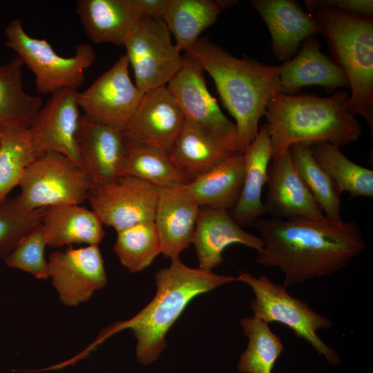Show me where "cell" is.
Here are the masks:
<instances>
[{
    "instance_id": "11",
    "label": "cell",
    "mask_w": 373,
    "mask_h": 373,
    "mask_svg": "<svg viewBox=\"0 0 373 373\" xmlns=\"http://www.w3.org/2000/svg\"><path fill=\"white\" fill-rule=\"evenodd\" d=\"M128 66L126 55H120L111 68L77 93L85 115L123 133L144 95L131 81Z\"/></svg>"
},
{
    "instance_id": "17",
    "label": "cell",
    "mask_w": 373,
    "mask_h": 373,
    "mask_svg": "<svg viewBox=\"0 0 373 373\" xmlns=\"http://www.w3.org/2000/svg\"><path fill=\"white\" fill-rule=\"evenodd\" d=\"M266 213L281 219L316 218L323 212L300 177L289 149L272 160L267 170Z\"/></svg>"
},
{
    "instance_id": "27",
    "label": "cell",
    "mask_w": 373,
    "mask_h": 373,
    "mask_svg": "<svg viewBox=\"0 0 373 373\" xmlns=\"http://www.w3.org/2000/svg\"><path fill=\"white\" fill-rule=\"evenodd\" d=\"M223 10L220 1L167 0L162 19L174 37L176 47L184 52L216 21Z\"/></svg>"
},
{
    "instance_id": "37",
    "label": "cell",
    "mask_w": 373,
    "mask_h": 373,
    "mask_svg": "<svg viewBox=\"0 0 373 373\" xmlns=\"http://www.w3.org/2000/svg\"><path fill=\"white\" fill-rule=\"evenodd\" d=\"M307 10L312 12L321 8H334L338 10L372 17L373 15L372 0H305Z\"/></svg>"
},
{
    "instance_id": "30",
    "label": "cell",
    "mask_w": 373,
    "mask_h": 373,
    "mask_svg": "<svg viewBox=\"0 0 373 373\" xmlns=\"http://www.w3.org/2000/svg\"><path fill=\"white\" fill-rule=\"evenodd\" d=\"M121 176L134 177L157 188L174 186L190 182L175 166L167 153L127 138Z\"/></svg>"
},
{
    "instance_id": "6",
    "label": "cell",
    "mask_w": 373,
    "mask_h": 373,
    "mask_svg": "<svg viewBox=\"0 0 373 373\" xmlns=\"http://www.w3.org/2000/svg\"><path fill=\"white\" fill-rule=\"evenodd\" d=\"M4 32L5 45L15 51L32 72L36 88L41 94L77 90L84 81L85 70L96 59L93 48L86 43L77 45L73 57L59 55L46 40L29 35L19 19H12Z\"/></svg>"
},
{
    "instance_id": "15",
    "label": "cell",
    "mask_w": 373,
    "mask_h": 373,
    "mask_svg": "<svg viewBox=\"0 0 373 373\" xmlns=\"http://www.w3.org/2000/svg\"><path fill=\"white\" fill-rule=\"evenodd\" d=\"M76 144L80 166L89 177L93 188L121 177L126 152L123 132L94 122L83 114L79 120Z\"/></svg>"
},
{
    "instance_id": "34",
    "label": "cell",
    "mask_w": 373,
    "mask_h": 373,
    "mask_svg": "<svg viewBox=\"0 0 373 373\" xmlns=\"http://www.w3.org/2000/svg\"><path fill=\"white\" fill-rule=\"evenodd\" d=\"M117 233L114 251L121 264L131 273L145 269L162 253L154 221L139 223Z\"/></svg>"
},
{
    "instance_id": "22",
    "label": "cell",
    "mask_w": 373,
    "mask_h": 373,
    "mask_svg": "<svg viewBox=\"0 0 373 373\" xmlns=\"http://www.w3.org/2000/svg\"><path fill=\"white\" fill-rule=\"evenodd\" d=\"M76 12L94 43L124 46L143 17L137 0H78Z\"/></svg>"
},
{
    "instance_id": "5",
    "label": "cell",
    "mask_w": 373,
    "mask_h": 373,
    "mask_svg": "<svg viewBox=\"0 0 373 373\" xmlns=\"http://www.w3.org/2000/svg\"><path fill=\"white\" fill-rule=\"evenodd\" d=\"M314 13L332 60L345 73L351 90L347 110L373 130V19L327 8Z\"/></svg>"
},
{
    "instance_id": "16",
    "label": "cell",
    "mask_w": 373,
    "mask_h": 373,
    "mask_svg": "<svg viewBox=\"0 0 373 373\" xmlns=\"http://www.w3.org/2000/svg\"><path fill=\"white\" fill-rule=\"evenodd\" d=\"M185 117L166 86L144 93L124 131L129 140L169 153Z\"/></svg>"
},
{
    "instance_id": "13",
    "label": "cell",
    "mask_w": 373,
    "mask_h": 373,
    "mask_svg": "<svg viewBox=\"0 0 373 373\" xmlns=\"http://www.w3.org/2000/svg\"><path fill=\"white\" fill-rule=\"evenodd\" d=\"M49 277L61 301L68 307L86 302L107 283L98 245L55 251L49 256Z\"/></svg>"
},
{
    "instance_id": "33",
    "label": "cell",
    "mask_w": 373,
    "mask_h": 373,
    "mask_svg": "<svg viewBox=\"0 0 373 373\" xmlns=\"http://www.w3.org/2000/svg\"><path fill=\"white\" fill-rule=\"evenodd\" d=\"M289 149L300 177L323 214L332 220L342 219L341 194L334 182L314 158L311 146L295 144Z\"/></svg>"
},
{
    "instance_id": "2",
    "label": "cell",
    "mask_w": 373,
    "mask_h": 373,
    "mask_svg": "<svg viewBox=\"0 0 373 373\" xmlns=\"http://www.w3.org/2000/svg\"><path fill=\"white\" fill-rule=\"evenodd\" d=\"M212 78L222 104L235 119L242 148L256 137L271 98L282 93L278 66L236 57L208 37L184 52Z\"/></svg>"
},
{
    "instance_id": "20",
    "label": "cell",
    "mask_w": 373,
    "mask_h": 373,
    "mask_svg": "<svg viewBox=\"0 0 373 373\" xmlns=\"http://www.w3.org/2000/svg\"><path fill=\"white\" fill-rule=\"evenodd\" d=\"M316 35L307 37L292 58L278 66L282 93L296 95L303 87L315 85L328 90L350 88L345 72L321 52Z\"/></svg>"
},
{
    "instance_id": "21",
    "label": "cell",
    "mask_w": 373,
    "mask_h": 373,
    "mask_svg": "<svg viewBox=\"0 0 373 373\" xmlns=\"http://www.w3.org/2000/svg\"><path fill=\"white\" fill-rule=\"evenodd\" d=\"M180 185L158 188L154 220L162 254L171 260L180 258V254L192 243L200 210Z\"/></svg>"
},
{
    "instance_id": "14",
    "label": "cell",
    "mask_w": 373,
    "mask_h": 373,
    "mask_svg": "<svg viewBox=\"0 0 373 373\" xmlns=\"http://www.w3.org/2000/svg\"><path fill=\"white\" fill-rule=\"evenodd\" d=\"M77 93L75 89H62L52 93L43 104L29 128L35 158L55 151L80 166L76 144L81 116Z\"/></svg>"
},
{
    "instance_id": "7",
    "label": "cell",
    "mask_w": 373,
    "mask_h": 373,
    "mask_svg": "<svg viewBox=\"0 0 373 373\" xmlns=\"http://www.w3.org/2000/svg\"><path fill=\"white\" fill-rule=\"evenodd\" d=\"M238 281L247 284L255 298L250 302L254 316L267 323H279L291 329L295 335L304 339L326 361L337 365L341 357L333 348L325 344L317 331L329 328L332 321L315 312L306 303L291 296L283 285L270 280L265 275L255 277L249 272L240 271Z\"/></svg>"
},
{
    "instance_id": "25",
    "label": "cell",
    "mask_w": 373,
    "mask_h": 373,
    "mask_svg": "<svg viewBox=\"0 0 373 373\" xmlns=\"http://www.w3.org/2000/svg\"><path fill=\"white\" fill-rule=\"evenodd\" d=\"M41 224L47 245L52 248L72 244L98 245L105 234L98 216L79 204L49 207Z\"/></svg>"
},
{
    "instance_id": "12",
    "label": "cell",
    "mask_w": 373,
    "mask_h": 373,
    "mask_svg": "<svg viewBox=\"0 0 373 373\" xmlns=\"http://www.w3.org/2000/svg\"><path fill=\"white\" fill-rule=\"evenodd\" d=\"M158 188L142 180L121 176L91 189L87 200L103 224L117 232L154 221Z\"/></svg>"
},
{
    "instance_id": "26",
    "label": "cell",
    "mask_w": 373,
    "mask_h": 373,
    "mask_svg": "<svg viewBox=\"0 0 373 373\" xmlns=\"http://www.w3.org/2000/svg\"><path fill=\"white\" fill-rule=\"evenodd\" d=\"M231 154L222 150L205 130L187 119L168 153L189 181L210 171Z\"/></svg>"
},
{
    "instance_id": "4",
    "label": "cell",
    "mask_w": 373,
    "mask_h": 373,
    "mask_svg": "<svg viewBox=\"0 0 373 373\" xmlns=\"http://www.w3.org/2000/svg\"><path fill=\"white\" fill-rule=\"evenodd\" d=\"M345 90L329 97L278 93L269 102L264 116L271 145V160L295 144L327 142L341 146L362 134L357 119L347 110Z\"/></svg>"
},
{
    "instance_id": "23",
    "label": "cell",
    "mask_w": 373,
    "mask_h": 373,
    "mask_svg": "<svg viewBox=\"0 0 373 373\" xmlns=\"http://www.w3.org/2000/svg\"><path fill=\"white\" fill-rule=\"evenodd\" d=\"M271 153L269 129L263 124L243 153L245 175L242 191L236 205L229 211L231 218L242 228L251 225L256 220L267 214L262 193L267 181Z\"/></svg>"
},
{
    "instance_id": "3",
    "label": "cell",
    "mask_w": 373,
    "mask_h": 373,
    "mask_svg": "<svg viewBox=\"0 0 373 373\" xmlns=\"http://www.w3.org/2000/svg\"><path fill=\"white\" fill-rule=\"evenodd\" d=\"M157 292L153 300L131 319L106 327L97 339L75 356L80 359L106 338L125 329L133 331L137 340L136 357L144 365L155 361L166 346L165 336L189 302L197 296L237 280L184 265L180 258L155 275Z\"/></svg>"
},
{
    "instance_id": "24",
    "label": "cell",
    "mask_w": 373,
    "mask_h": 373,
    "mask_svg": "<svg viewBox=\"0 0 373 373\" xmlns=\"http://www.w3.org/2000/svg\"><path fill=\"white\" fill-rule=\"evenodd\" d=\"M244 175L243 153H235L210 171L181 184L180 187L200 207L229 211L238 200Z\"/></svg>"
},
{
    "instance_id": "10",
    "label": "cell",
    "mask_w": 373,
    "mask_h": 373,
    "mask_svg": "<svg viewBox=\"0 0 373 373\" xmlns=\"http://www.w3.org/2000/svg\"><path fill=\"white\" fill-rule=\"evenodd\" d=\"M124 47L135 84L144 93L166 86L182 65L181 51L162 19L142 17Z\"/></svg>"
},
{
    "instance_id": "9",
    "label": "cell",
    "mask_w": 373,
    "mask_h": 373,
    "mask_svg": "<svg viewBox=\"0 0 373 373\" xmlns=\"http://www.w3.org/2000/svg\"><path fill=\"white\" fill-rule=\"evenodd\" d=\"M166 87L185 118L205 130L222 150L244 153L235 123L222 112L207 88L204 71L197 62L183 55L182 67Z\"/></svg>"
},
{
    "instance_id": "31",
    "label": "cell",
    "mask_w": 373,
    "mask_h": 373,
    "mask_svg": "<svg viewBox=\"0 0 373 373\" xmlns=\"http://www.w3.org/2000/svg\"><path fill=\"white\" fill-rule=\"evenodd\" d=\"M35 159L29 128L17 125L0 128V204L19 184Z\"/></svg>"
},
{
    "instance_id": "35",
    "label": "cell",
    "mask_w": 373,
    "mask_h": 373,
    "mask_svg": "<svg viewBox=\"0 0 373 373\" xmlns=\"http://www.w3.org/2000/svg\"><path fill=\"white\" fill-rule=\"evenodd\" d=\"M48 209L24 211L15 198H8L0 204V258L5 260L26 234L41 224Z\"/></svg>"
},
{
    "instance_id": "32",
    "label": "cell",
    "mask_w": 373,
    "mask_h": 373,
    "mask_svg": "<svg viewBox=\"0 0 373 373\" xmlns=\"http://www.w3.org/2000/svg\"><path fill=\"white\" fill-rule=\"evenodd\" d=\"M240 325L248 338L247 349L238 363L241 373H272L284 346L268 324L253 316L240 320Z\"/></svg>"
},
{
    "instance_id": "38",
    "label": "cell",
    "mask_w": 373,
    "mask_h": 373,
    "mask_svg": "<svg viewBox=\"0 0 373 373\" xmlns=\"http://www.w3.org/2000/svg\"><path fill=\"white\" fill-rule=\"evenodd\" d=\"M143 17L162 19L167 0H137Z\"/></svg>"
},
{
    "instance_id": "29",
    "label": "cell",
    "mask_w": 373,
    "mask_h": 373,
    "mask_svg": "<svg viewBox=\"0 0 373 373\" xmlns=\"http://www.w3.org/2000/svg\"><path fill=\"white\" fill-rule=\"evenodd\" d=\"M314 158L334 182L338 193L351 198H373V171L346 157L340 147L327 142L310 146Z\"/></svg>"
},
{
    "instance_id": "28",
    "label": "cell",
    "mask_w": 373,
    "mask_h": 373,
    "mask_svg": "<svg viewBox=\"0 0 373 373\" xmlns=\"http://www.w3.org/2000/svg\"><path fill=\"white\" fill-rule=\"evenodd\" d=\"M23 60L15 55L0 65V128L9 125L30 128L43 105L42 98L25 92Z\"/></svg>"
},
{
    "instance_id": "36",
    "label": "cell",
    "mask_w": 373,
    "mask_h": 373,
    "mask_svg": "<svg viewBox=\"0 0 373 373\" xmlns=\"http://www.w3.org/2000/svg\"><path fill=\"white\" fill-rule=\"evenodd\" d=\"M46 245V240L41 224L19 242L5 262L8 266L30 273L38 279H46L49 278V272L44 256Z\"/></svg>"
},
{
    "instance_id": "8",
    "label": "cell",
    "mask_w": 373,
    "mask_h": 373,
    "mask_svg": "<svg viewBox=\"0 0 373 373\" xmlns=\"http://www.w3.org/2000/svg\"><path fill=\"white\" fill-rule=\"evenodd\" d=\"M15 200L20 209H35L80 204L93 188L85 171L66 155L47 152L35 158L26 169Z\"/></svg>"
},
{
    "instance_id": "18",
    "label": "cell",
    "mask_w": 373,
    "mask_h": 373,
    "mask_svg": "<svg viewBox=\"0 0 373 373\" xmlns=\"http://www.w3.org/2000/svg\"><path fill=\"white\" fill-rule=\"evenodd\" d=\"M265 21L271 39L274 57L283 62L292 58L308 37L319 33L318 23L294 0H251Z\"/></svg>"
},
{
    "instance_id": "1",
    "label": "cell",
    "mask_w": 373,
    "mask_h": 373,
    "mask_svg": "<svg viewBox=\"0 0 373 373\" xmlns=\"http://www.w3.org/2000/svg\"><path fill=\"white\" fill-rule=\"evenodd\" d=\"M263 245L256 262L278 268L283 286L303 283L342 270L366 247L352 221L316 218L257 219L251 224Z\"/></svg>"
},
{
    "instance_id": "19",
    "label": "cell",
    "mask_w": 373,
    "mask_h": 373,
    "mask_svg": "<svg viewBox=\"0 0 373 373\" xmlns=\"http://www.w3.org/2000/svg\"><path fill=\"white\" fill-rule=\"evenodd\" d=\"M192 243L201 269L212 271L223 260L222 252L229 245L240 244L259 251L263 242L259 236L238 225L229 211L200 207Z\"/></svg>"
}]
</instances>
